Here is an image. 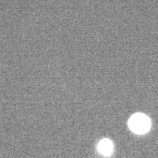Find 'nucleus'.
<instances>
[{
  "label": "nucleus",
  "instance_id": "1",
  "mask_svg": "<svg viewBox=\"0 0 158 158\" xmlns=\"http://www.w3.org/2000/svg\"><path fill=\"white\" fill-rule=\"evenodd\" d=\"M130 130L137 134H143L149 131L151 122L147 116L142 114H136L132 116L129 120Z\"/></svg>",
  "mask_w": 158,
  "mask_h": 158
},
{
  "label": "nucleus",
  "instance_id": "2",
  "mask_svg": "<svg viewBox=\"0 0 158 158\" xmlns=\"http://www.w3.org/2000/svg\"><path fill=\"white\" fill-rule=\"evenodd\" d=\"M98 151L105 156H109L113 151V144L108 139H103L100 142L98 147Z\"/></svg>",
  "mask_w": 158,
  "mask_h": 158
}]
</instances>
